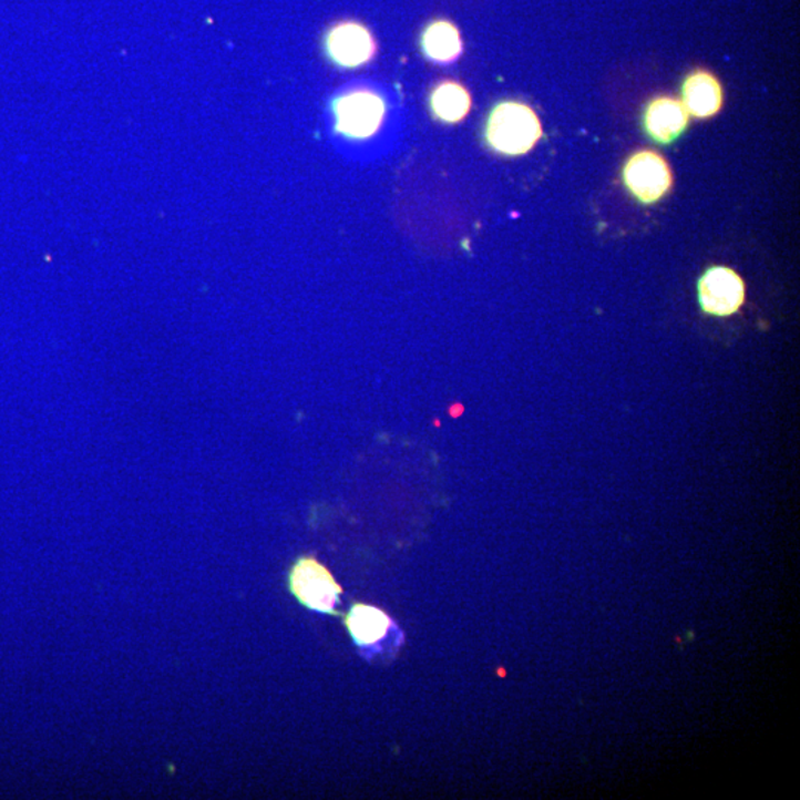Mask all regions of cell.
Returning <instances> with one entry per match:
<instances>
[{
    "mask_svg": "<svg viewBox=\"0 0 800 800\" xmlns=\"http://www.w3.org/2000/svg\"><path fill=\"white\" fill-rule=\"evenodd\" d=\"M688 121L689 113L683 101L659 96L646 105L642 125L655 143L669 146L687 131Z\"/></svg>",
    "mask_w": 800,
    "mask_h": 800,
    "instance_id": "obj_8",
    "label": "cell"
},
{
    "mask_svg": "<svg viewBox=\"0 0 800 800\" xmlns=\"http://www.w3.org/2000/svg\"><path fill=\"white\" fill-rule=\"evenodd\" d=\"M542 122L530 105L503 101L491 110L485 126L488 146L504 156L525 155L542 137Z\"/></svg>",
    "mask_w": 800,
    "mask_h": 800,
    "instance_id": "obj_1",
    "label": "cell"
},
{
    "mask_svg": "<svg viewBox=\"0 0 800 800\" xmlns=\"http://www.w3.org/2000/svg\"><path fill=\"white\" fill-rule=\"evenodd\" d=\"M289 588L306 608L319 614H337L342 588L322 564L314 557H300L289 573Z\"/></svg>",
    "mask_w": 800,
    "mask_h": 800,
    "instance_id": "obj_3",
    "label": "cell"
},
{
    "mask_svg": "<svg viewBox=\"0 0 800 800\" xmlns=\"http://www.w3.org/2000/svg\"><path fill=\"white\" fill-rule=\"evenodd\" d=\"M345 624L351 639L363 654L372 655L384 650L391 635H399L390 615L377 606L355 604L345 615Z\"/></svg>",
    "mask_w": 800,
    "mask_h": 800,
    "instance_id": "obj_7",
    "label": "cell"
},
{
    "mask_svg": "<svg viewBox=\"0 0 800 800\" xmlns=\"http://www.w3.org/2000/svg\"><path fill=\"white\" fill-rule=\"evenodd\" d=\"M624 184L642 204H654L671 187V173L658 153L644 151L628 157L623 168Z\"/></svg>",
    "mask_w": 800,
    "mask_h": 800,
    "instance_id": "obj_5",
    "label": "cell"
},
{
    "mask_svg": "<svg viewBox=\"0 0 800 800\" xmlns=\"http://www.w3.org/2000/svg\"><path fill=\"white\" fill-rule=\"evenodd\" d=\"M324 47L328 59L342 69L362 68L377 54V41L371 30L355 20L331 25L325 34Z\"/></svg>",
    "mask_w": 800,
    "mask_h": 800,
    "instance_id": "obj_4",
    "label": "cell"
},
{
    "mask_svg": "<svg viewBox=\"0 0 800 800\" xmlns=\"http://www.w3.org/2000/svg\"><path fill=\"white\" fill-rule=\"evenodd\" d=\"M421 50L434 64H452L463 54V41L459 28L450 20L430 21L421 33Z\"/></svg>",
    "mask_w": 800,
    "mask_h": 800,
    "instance_id": "obj_9",
    "label": "cell"
},
{
    "mask_svg": "<svg viewBox=\"0 0 800 800\" xmlns=\"http://www.w3.org/2000/svg\"><path fill=\"white\" fill-rule=\"evenodd\" d=\"M433 116L443 123H459L472 109V96L461 83L442 81L433 88L429 96Z\"/></svg>",
    "mask_w": 800,
    "mask_h": 800,
    "instance_id": "obj_11",
    "label": "cell"
},
{
    "mask_svg": "<svg viewBox=\"0 0 800 800\" xmlns=\"http://www.w3.org/2000/svg\"><path fill=\"white\" fill-rule=\"evenodd\" d=\"M745 283L728 267H711L698 280V301L707 315L727 318L745 302Z\"/></svg>",
    "mask_w": 800,
    "mask_h": 800,
    "instance_id": "obj_6",
    "label": "cell"
},
{
    "mask_svg": "<svg viewBox=\"0 0 800 800\" xmlns=\"http://www.w3.org/2000/svg\"><path fill=\"white\" fill-rule=\"evenodd\" d=\"M722 86L714 74L698 70L685 79L683 104L694 116H714L722 107Z\"/></svg>",
    "mask_w": 800,
    "mask_h": 800,
    "instance_id": "obj_10",
    "label": "cell"
},
{
    "mask_svg": "<svg viewBox=\"0 0 800 800\" xmlns=\"http://www.w3.org/2000/svg\"><path fill=\"white\" fill-rule=\"evenodd\" d=\"M336 132L349 140L373 137L387 116L384 96L369 88H353L341 92L332 101Z\"/></svg>",
    "mask_w": 800,
    "mask_h": 800,
    "instance_id": "obj_2",
    "label": "cell"
}]
</instances>
